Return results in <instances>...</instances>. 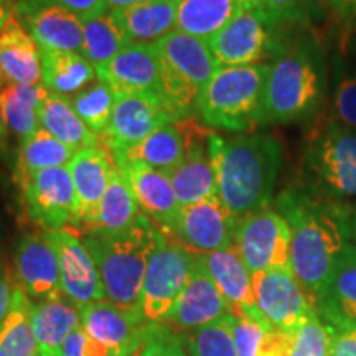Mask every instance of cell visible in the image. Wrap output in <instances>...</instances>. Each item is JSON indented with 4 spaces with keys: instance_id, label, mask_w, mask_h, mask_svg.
<instances>
[{
    "instance_id": "e0dca14e",
    "label": "cell",
    "mask_w": 356,
    "mask_h": 356,
    "mask_svg": "<svg viewBox=\"0 0 356 356\" xmlns=\"http://www.w3.org/2000/svg\"><path fill=\"white\" fill-rule=\"evenodd\" d=\"M229 315H233V309L211 279L202 256L197 254L188 284L162 323L177 332L190 333Z\"/></svg>"
},
{
    "instance_id": "1f68e13d",
    "label": "cell",
    "mask_w": 356,
    "mask_h": 356,
    "mask_svg": "<svg viewBox=\"0 0 356 356\" xmlns=\"http://www.w3.org/2000/svg\"><path fill=\"white\" fill-rule=\"evenodd\" d=\"M239 12L236 0H178L175 30L208 42Z\"/></svg>"
},
{
    "instance_id": "ab89813d",
    "label": "cell",
    "mask_w": 356,
    "mask_h": 356,
    "mask_svg": "<svg viewBox=\"0 0 356 356\" xmlns=\"http://www.w3.org/2000/svg\"><path fill=\"white\" fill-rule=\"evenodd\" d=\"M292 356H333V332L317 312L297 332Z\"/></svg>"
},
{
    "instance_id": "277c9868",
    "label": "cell",
    "mask_w": 356,
    "mask_h": 356,
    "mask_svg": "<svg viewBox=\"0 0 356 356\" xmlns=\"http://www.w3.org/2000/svg\"><path fill=\"white\" fill-rule=\"evenodd\" d=\"M325 95V71L312 44L286 50L269 66L262 99V124L305 121L317 113Z\"/></svg>"
},
{
    "instance_id": "4fadbf2b",
    "label": "cell",
    "mask_w": 356,
    "mask_h": 356,
    "mask_svg": "<svg viewBox=\"0 0 356 356\" xmlns=\"http://www.w3.org/2000/svg\"><path fill=\"white\" fill-rule=\"evenodd\" d=\"M238 218L211 197L180 210L170 236L197 254H210L234 246Z\"/></svg>"
},
{
    "instance_id": "b9f144b4",
    "label": "cell",
    "mask_w": 356,
    "mask_h": 356,
    "mask_svg": "<svg viewBox=\"0 0 356 356\" xmlns=\"http://www.w3.org/2000/svg\"><path fill=\"white\" fill-rule=\"evenodd\" d=\"M44 6L65 8V10L79 17L83 22L89 19H96V17L108 13L106 0H17L13 12L20 13Z\"/></svg>"
},
{
    "instance_id": "836d02e7",
    "label": "cell",
    "mask_w": 356,
    "mask_h": 356,
    "mask_svg": "<svg viewBox=\"0 0 356 356\" xmlns=\"http://www.w3.org/2000/svg\"><path fill=\"white\" fill-rule=\"evenodd\" d=\"M40 127L55 136L58 140L78 150L99 147L101 139L86 127L71 106L70 97L48 92L40 109Z\"/></svg>"
},
{
    "instance_id": "6da1fadb",
    "label": "cell",
    "mask_w": 356,
    "mask_h": 356,
    "mask_svg": "<svg viewBox=\"0 0 356 356\" xmlns=\"http://www.w3.org/2000/svg\"><path fill=\"white\" fill-rule=\"evenodd\" d=\"M277 211L291 228V267L309 296L317 299L341 259L353 233L348 210L315 190L289 188Z\"/></svg>"
},
{
    "instance_id": "681fc988",
    "label": "cell",
    "mask_w": 356,
    "mask_h": 356,
    "mask_svg": "<svg viewBox=\"0 0 356 356\" xmlns=\"http://www.w3.org/2000/svg\"><path fill=\"white\" fill-rule=\"evenodd\" d=\"M335 13L340 20L356 24V0H320Z\"/></svg>"
},
{
    "instance_id": "f907efd6",
    "label": "cell",
    "mask_w": 356,
    "mask_h": 356,
    "mask_svg": "<svg viewBox=\"0 0 356 356\" xmlns=\"http://www.w3.org/2000/svg\"><path fill=\"white\" fill-rule=\"evenodd\" d=\"M12 299H13V286H10L6 274L0 270V328H2L3 322H6L8 310L12 307Z\"/></svg>"
},
{
    "instance_id": "8d00e7d4",
    "label": "cell",
    "mask_w": 356,
    "mask_h": 356,
    "mask_svg": "<svg viewBox=\"0 0 356 356\" xmlns=\"http://www.w3.org/2000/svg\"><path fill=\"white\" fill-rule=\"evenodd\" d=\"M127 44L131 42L109 12L83 22L81 55L91 61L95 68L113 60Z\"/></svg>"
},
{
    "instance_id": "3957f363",
    "label": "cell",
    "mask_w": 356,
    "mask_h": 356,
    "mask_svg": "<svg viewBox=\"0 0 356 356\" xmlns=\"http://www.w3.org/2000/svg\"><path fill=\"white\" fill-rule=\"evenodd\" d=\"M81 238L95 259L104 300L140 310L147 266L160 238L157 226L142 215L121 233H84Z\"/></svg>"
},
{
    "instance_id": "d590c367",
    "label": "cell",
    "mask_w": 356,
    "mask_h": 356,
    "mask_svg": "<svg viewBox=\"0 0 356 356\" xmlns=\"http://www.w3.org/2000/svg\"><path fill=\"white\" fill-rule=\"evenodd\" d=\"M76 150L58 140L55 136L40 127L33 136L22 140L19 155V177L48 170L55 167H66Z\"/></svg>"
},
{
    "instance_id": "f6af8a7d",
    "label": "cell",
    "mask_w": 356,
    "mask_h": 356,
    "mask_svg": "<svg viewBox=\"0 0 356 356\" xmlns=\"http://www.w3.org/2000/svg\"><path fill=\"white\" fill-rule=\"evenodd\" d=\"M333 111L338 124L356 131V76L338 81L333 92Z\"/></svg>"
},
{
    "instance_id": "4dcf8cb0",
    "label": "cell",
    "mask_w": 356,
    "mask_h": 356,
    "mask_svg": "<svg viewBox=\"0 0 356 356\" xmlns=\"http://www.w3.org/2000/svg\"><path fill=\"white\" fill-rule=\"evenodd\" d=\"M42 84L53 95H78L97 79L96 68L81 53L40 51Z\"/></svg>"
},
{
    "instance_id": "484cf974",
    "label": "cell",
    "mask_w": 356,
    "mask_h": 356,
    "mask_svg": "<svg viewBox=\"0 0 356 356\" xmlns=\"http://www.w3.org/2000/svg\"><path fill=\"white\" fill-rule=\"evenodd\" d=\"M15 13V12H13ZM40 51H74L83 48V20L61 7L44 6L15 13Z\"/></svg>"
},
{
    "instance_id": "83f0119b",
    "label": "cell",
    "mask_w": 356,
    "mask_h": 356,
    "mask_svg": "<svg viewBox=\"0 0 356 356\" xmlns=\"http://www.w3.org/2000/svg\"><path fill=\"white\" fill-rule=\"evenodd\" d=\"M178 0H144L109 12L131 43H155L175 30Z\"/></svg>"
},
{
    "instance_id": "52a82bcc",
    "label": "cell",
    "mask_w": 356,
    "mask_h": 356,
    "mask_svg": "<svg viewBox=\"0 0 356 356\" xmlns=\"http://www.w3.org/2000/svg\"><path fill=\"white\" fill-rule=\"evenodd\" d=\"M315 191L333 200L356 198V131L335 121L315 129L305 152Z\"/></svg>"
},
{
    "instance_id": "db71d44e",
    "label": "cell",
    "mask_w": 356,
    "mask_h": 356,
    "mask_svg": "<svg viewBox=\"0 0 356 356\" xmlns=\"http://www.w3.org/2000/svg\"><path fill=\"white\" fill-rule=\"evenodd\" d=\"M236 2L241 7V10H261V0H236Z\"/></svg>"
},
{
    "instance_id": "7bdbcfd3",
    "label": "cell",
    "mask_w": 356,
    "mask_h": 356,
    "mask_svg": "<svg viewBox=\"0 0 356 356\" xmlns=\"http://www.w3.org/2000/svg\"><path fill=\"white\" fill-rule=\"evenodd\" d=\"M259 13L273 25L302 24L310 15V0H261Z\"/></svg>"
},
{
    "instance_id": "7402d4cb",
    "label": "cell",
    "mask_w": 356,
    "mask_h": 356,
    "mask_svg": "<svg viewBox=\"0 0 356 356\" xmlns=\"http://www.w3.org/2000/svg\"><path fill=\"white\" fill-rule=\"evenodd\" d=\"M66 167L76 195V213L71 229L81 231L89 218L95 215L118 165L113 154L99 145L78 150Z\"/></svg>"
},
{
    "instance_id": "bcb514c9",
    "label": "cell",
    "mask_w": 356,
    "mask_h": 356,
    "mask_svg": "<svg viewBox=\"0 0 356 356\" xmlns=\"http://www.w3.org/2000/svg\"><path fill=\"white\" fill-rule=\"evenodd\" d=\"M297 333L269 327L257 346L256 356H292Z\"/></svg>"
},
{
    "instance_id": "cb8c5ba5",
    "label": "cell",
    "mask_w": 356,
    "mask_h": 356,
    "mask_svg": "<svg viewBox=\"0 0 356 356\" xmlns=\"http://www.w3.org/2000/svg\"><path fill=\"white\" fill-rule=\"evenodd\" d=\"M317 314L332 330L356 328V248L350 244L323 291L315 299Z\"/></svg>"
},
{
    "instance_id": "d6986e66",
    "label": "cell",
    "mask_w": 356,
    "mask_h": 356,
    "mask_svg": "<svg viewBox=\"0 0 356 356\" xmlns=\"http://www.w3.org/2000/svg\"><path fill=\"white\" fill-rule=\"evenodd\" d=\"M180 126L184 127L188 149L184 162L173 170L170 181L175 190L177 200L181 208L202 202V200L216 197V175L210 159L208 139L211 129L200 126L193 119H180Z\"/></svg>"
},
{
    "instance_id": "9c48e42d",
    "label": "cell",
    "mask_w": 356,
    "mask_h": 356,
    "mask_svg": "<svg viewBox=\"0 0 356 356\" xmlns=\"http://www.w3.org/2000/svg\"><path fill=\"white\" fill-rule=\"evenodd\" d=\"M291 241L289 222L273 208H262L238 220L234 248L251 274L292 269Z\"/></svg>"
},
{
    "instance_id": "f5cc1de1",
    "label": "cell",
    "mask_w": 356,
    "mask_h": 356,
    "mask_svg": "<svg viewBox=\"0 0 356 356\" xmlns=\"http://www.w3.org/2000/svg\"><path fill=\"white\" fill-rule=\"evenodd\" d=\"M140 2H144V0H106V7H108V12H113V10H121V8L137 6V3Z\"/></svg>"
},
{
    "instance_id": "f1b7e54d",
    "label": "cell",
    "mask_w": 356,
    "mask_h": 356,
    "mask_svg": "<svg viewBox=\"0 0 356 356\" xmlns=\"http://www.w3.org/2000/svg\"><path fill=\"white\" fill-rule=\"evenodd\" d=\"M186 149H188V142H186L185 131L180 126V121H177L157 129L139 144L111 154L113 157L140 162L147 167L163 172L165 175H170L185 160Z\"/></svg>"
},
{
    "instance_id": "74e56055",
    "label": "cell",
    "mask_w": 356,
    "mask_h": 356,
    "mask_svg": "<svg viewBox=\"0 0 356 356\" xmlns=\"http://www.w3.org/2000/svg\"><path fill=\"white\" fill-rule=\"evenodd\" d=\"M78 118L96 136H102L109 126L115 106V91L111 84L97 79L86 89L70 97Z\"/></svg>"
},
{
    "instance_id": "f546056e",
    "label": "cell",
    "mask_w": 356,
    "mask_h": 356,
    "mask_svg": "<svg viewBox=\"0 0 356 356\" xmlns=\"http://www.w3.org/2000/svg\"><path fill=\"white\" fill-rule=\"evenodd\" d=\"M144 215L134 195L132 186L119 168L111 177L101 203L97 204L95 215L81 228V233H121L131 228Z\"/></svg>"
},
{
    "instance_id": "30bf717a",
    "label": "cell",
    "mask_w": 356,
    "mask_h": 356,
    "mask_svg": "<svg viewBox=\"0 0 356 356\" xmlns=\"http://www.w3.org/2000/svg\"><path fill=\"white\" fill-rule=\"evenodd\" d=\"M252 289L262 317L279 330L297 333L317 312L315 299L300 286L292 269H269L252 274Z\"/></svg>"
},
{
    "instance_id": "ee69618b",
    "label": "cell",
    "mask_w": 356,
    "mask_h": 356,
    "mask_svg": "<svg viewBox=\"0 0 356 356\" xmlns=\"http://www.w3.org/2000/svg\"><path fill=\"white\" fill-rule=\"evenodd\" d=\"M273 325L264 320H252L246 317H234L233 340L238 356H256L266 330Z\"/></svg>"
},
{
    "instance_id": "d6a6232c",
    "label": "cell",
    "mask_w": 356,
    "mask_h": 356,
    "mask_svg": "<svg viewBox=\"0 0 356 356\" xmlns=\"http://www.w3.org/2000/svg\"><path fill=\"white\" fill-rule=\"evenodd\" d=\"M48 89L43 84H3L0 86V109L3 121L22 140L29 139L40 129V109Z\"/></svg>"
},
{
    "instance_id": "816d5d0a",
    "label": "cell",
    "mask_w": 356,
    "mask_h": 356,
    "mask_svg": "<svg viewBox=\"0 0 356 356\" xmlns=\"http://www.w3.org/2000/svg\"><path fill=\"white\" fill-rule=\"evenodd\" d=\"M13 2L12 0H0V30L7 24L8 19L13 15Z\"/></svg>"
},
{
    "instance_id": "e575fe53",
    "label": "cell",
    "mask_w": 356,
    "mask_h": 356,
    "mask_svg": "<svg viewBox=\"0 0 356 356\" xmlns=\"http://www.w3.org/2000/svg\"><path fill=\"white\" fill-rule=\"evenodd\" d=\"M32 304L19 286H13L8 315L0 328V356H33L37 340L32 328Z\"/></svg>"
},
{
    "instance_id": "d4e9b609",
    "label": "cell",
    "mask_w": 356,
    "mask_h": 356,
    "mask_svg": "<svg viewBox=\"0 0 356 356\" xmlns=\"http://www.w3.org/2000/svg\"><path fill=\"white\" fill-rule=\"evenodd\" d=\"M3 84H42L40 48L15 13L0 30V86Z\"/></svg>"
},
{
    "instance_id": "7c38bea8",
    "label": "cell",
    "mask_w": 356,
    "mask_h": 356,
    "mask_svg": "<svg viewBox=\"0 0 356 356\" xmlns=\"http://www.w3.org/2000/svg\"><path fill=\"white\" fill-rule=\"evenodd\" d=\"M79 318L81 330L109 356L136 355L150 325L140 310L126 309L109 300L79 307Z\"/></svg>"
},
{
    "instance_id": "680465c9",
    "label": "cell",
    "mask_w": 356,
    "mask_h": 356,
    "mask_svg": "<svg viewBox=\"0 0 356 356\" xmlns=\"http://www.w3.org/2000/svg\"><path fill=\"white\" fill-rule=\"evenodd\" d=\"M12 2H15V0H12Z\"/></svg>"
},
{
    "instance_id": "6f0895ef",
    "label": "cell",
    "mask_w": 356,
    "mask_h": 356,
    "mask_svg": "<svg viewBox=\"0 0 356 356\" xmlns=\"http://www.w3.org/2000/svg\"><path fill=\"white\" fill-rule=\"evenodd\" d=\"M33 356H43V355H40V353H38V351H37V353H35Z\"/></svg>"
},
{
    "instance_id": "2e32d148",
    "label": "cell",
    "mask_w": 356,
    "mask_h": 356,
    "mask_svg": "<svg viewBox=\"0 0 356 356\" xmlns=\"http://www.w3.org/2000/svg\"><path fill=\"white\" fill-rule=\"evenodd\" d=\"M273 26L262 13L241 10L208 40V47L220 66L259 65L273 50Z\"/></svg>"
},
{
    "instance_id": "8fae6325",
    "label": "cell",
    "mask_w": 356,
    "mask_h": 356,
    "mask_svg": "<svg viewBox=\"0 0 356 356\" xmlns=\"http://www.w3.org/2000/svg\"><path fill=\"white\" fill-rule=\"evenodd\" d=\"M22 180L24 203L30 221L42 231L71 228L76 213V195L68 167H55Z\"/></svg>"
},
{
    "instance_id": "f35d334b",
    "label": "cell",
    "mask_w": 356,
    "mask_h": 356,
    "mask_svg": "<svg viewBox=\"0 0 356 356\" xmlns=\"http://www.w3.org/2000/svg\"><path fill=\"white\" fill-rule=\"evenodd\" d=\"M234 315L193 330L185 335L188 356H238L233 340Z\"/></svg>"
},
{
    "instance_id": "7a4b0ae2",
    "label": "cell",
    "mask_w": 356,
    "mask_h": 356,
    "mask_svg": "<svg viewBox=\"0 0 356 356\" xmlns=\"http://www.w3.org/2000/svg\"><path fill=\"white\" fill-rule=\"evenodd\" d=\"M208 149L218 198L238 220L269 208L282 165V145L274 136L248 134L225 139L211 132Z\"/></svg>"
},
{
    "instance_id": "9f6ffc18",
    "label": "cell",
    "mask_w": 356,
    "mask_h": 356,
    "mask_svg": "<svg viewBox=\"0 0 356 356\" xmlns=\"http://www.w3.org/2000/svg\"><path fill=\"white\" fill-rule=\"evenodd\" d=\"M351 226H353V236H355V239H356V210L353 213V218H351Z\"/></svg>"
},
{
    "instance_id": "5bb4252c",
    "label": "cell",
    "mask_w": 356,
    "mask_h": 356,
    "mask_svg": "<svg viewBox=\"0 0 356 356\" xmlns=\"http://www.w3.org/2000/svg\"><path fill=\"white\" fill-rule=\"evenodd\" d=\"M96 74L115 92L152 96L167 106L163 66L154 43L127 44L108 63L96 66Z\"/></svg>"
},
{
    "instance_id": "8992f818",
    "label": "cell",
    "mask_w": 356,
    "mask_h": 356,
    "mask_svg": "<svg viewBox=\"0 0 356 356\" xmlns=\"http://www.w3.org/2000/svg\"><path fill=\"white\" fill-rule=\"evenodd\" d=\"M154 44L162 60L168 109L178 119L188 118L197 106L200 91L207 86L220 65L208 42L178 30Z\"/></svg>"
},
{
    "instance_id": "7dc6e473",
    "label": "cell",
    "mask_w": 356,
    "mask_h": 356,
    "mask_svg": "<svg viewBox=\"0 0 356 356\" xmlns=\"http://www.w3.org/2000/svg\"><path fill=\"white\" fill-rule=\"evenodd\" d=\"M61 356H109L102 346H99L96 341H92L86 333L81 330H74L71 335L66 338L63 350H61Z\"/></svg>"
},
{
    "instance_id": "ac0fdd59",
    "label": "cell",
    "mask_w": 356,
    "mask_h": 356,
    "mask_svg": "<svg viewBox=\"0 0 356 356\" xmlns=\"http://www.w3.org/2000/svg\"><path fill=\"white\" fill-rule=\"evenodd\" d=\"M60 261L61 291L76 307L104 300L95 259L81 234L71 228L47 231Z\"/></svg>"
},
{
    "instance_id": "ba28073f",
    "label": "cell",
    "mask_w": 356,
    "mask_h": 356,
    "mask_svg": "<svg viewBox=\"0 0 356 356\" xmlns=\"http://www.w3.org/2000/svg\"><path fill=\"white\" fill-rule=\"evenodd\" d=\"M197 252L160 231L157 248L147 266L142 286L140 314L150 323H162L188 284Z\"/></svg>"
},
{
    "instance_id": "11a10c76",
    "label": "cell",
    "mask_w": 356,
    "mask_h": 356,
    "mask_svg": "<svg viewBox=\"0 0 356 356\" xmlns=\"http://www.w3.org/2000/svg\"><path fill=\"white\" fill-rule=\"evenodd\" d=\"M6 121H3V115H2V109H0V134L6 131Z\"/></svg>"
},
{
    "instance_id": "ffe728a7",
    "label": "cell",
    "mask_w": 356,
    "mask_h": 356,
    "mask_svg": "<svg viewBox=\"0 0 356 356\" xmlns=\"http://www.w3.org/2000/svg\"><path fill=\"white\" fill-rule=\"evenodd\" d=\"M15 275L17 286L32 302L63 296L60 261L47 231L26 234L17 244Z\"/></svg>"
},
{
    "instance_id": "4316f807",
    "label": "cell",
    "mask_w": 356,
    "mask_h": 356,
    "mask_svg": "<svg viewBox=\"0 0 356 356\" xmlns=\"http://www.w3.org/2000/svg\"><path fill=\"white\" fill-rule=\"evenodd\" d=\"M79 327V307L65 296L32 304V328L40 355L61 356L66 338Z\"/></svg>"
},
{
    "instance_id": "60d3db41",
    "label": "cell",
    "mask_w": 356,
    "mask_h": 356,
    "mask_svg": "<svg viewBox=\"0 0 356 356\" xmlns=\"http://www.w3.org/2000/svg\"><path fill=\"white\" fill-rule=\"evenodd\" d=\"M134 356H188L184 337L165 323H150Z\"/></svg>"
},
{
    "instance_id": "5b68a950",
    "label": "cell",
    "mask_w": 356,
    "mask_h": 356,
    "mask_svg": "<svg viewBox=\"0 0 356 356\" xmlns=\"http://www.w3.org/2000/svg\"><path fill=\"white\" fill-rule=\"evenodd\" d=\"M269 65L220 66L200 91L197 113L208 129L248 132L262 124Z\"/></svg>"
},
{
    "instance_id": "9a60e30c",
    "label": "cell",
    "mask_w": 356,
    "mask_h": 356,
    "mask_svg": "<svg viewBox=\"0 0 356 356\" xmlns=\"http://www.w3.org/2000/svg\"><path fill=\"white\" fill-rule=\"evenodd\" d=\"M180 121L165 104L145 95L115 92V106L101 144L118 152L139 144L165 124Z\"/></svg>"
},
{
    "instance_id": "c3c4849f",
    "label": "cell",
    "mask_w": 356,
    "mask_h": 356,
    "mask_svg": "<svg viewBox=\"0 0 356 356\" xmlns=\"http://www.w3.org/2000/svg\"><path fill=\"white\" fill-rule=\"evenodd\" d=\"M333 332V356H356V328Z\"/></svg>"
},
{
    "instance_id": "603a6c76",
    "label": "cell",
    "mask_w": 356,
    "mask_h": 356,
    "mask_svg": "<svg viewBox=\"0 0 356 356\" xmlns=\"http://www.w3.org/2000/svg\"><path fill=\"white\" fill-rule=\"evenodd\" d=\"M211 279L220 289L225 299L233 309L234 317H246L252 320H267L257 309L252 274L239 256L238 249L231 246L210 254H200Z\"/></svg>"
},
{
    "instance_id": "44dd1931",
    "label": "cell",
    "mask_w": 356,
    "mask_h": 356,
    "mask_svg": "<svg viewBox=\"0 0 356 356\" xmlns=\"http://www.w3.org/2000/svg\"><path fill=\"white\" fill-rule=\"evenodd\" d=\"M114 162L132 186L142 213L162 233H170L181 210L170 177L140 162L119 157H114Z\"/></svg>"
}]
</instances>
